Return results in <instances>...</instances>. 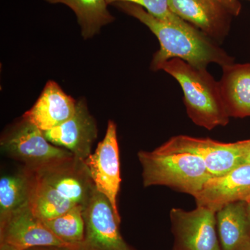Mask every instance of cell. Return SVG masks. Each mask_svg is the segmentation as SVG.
<instances>
[{
  "label": "cell",
  "mask_w": 250,
  "mask_h": 250,
  "mask_svg": "<svg viewBox=\"0 0 250 250\" xmlns=\"http://www.w3.org/2000/svg\"><path fill=\"white\" fill-rule=\"evenodd\" d=\"M27 250H78L72 248H60V247H38Z\"/></svg>",
  "instance_id": "obj_22"
},
{
  "label": "cell",
  "mask_w": 250,
  "mask_h": 250,
  "mask_svg": "<svg viewBox=\"0 0 250 250\" xmlns=\"http://www.w3.org/2000/svg\"><path fill=\"white\" fill-rule=\"evenodd\" d=\"M30 171L36 178L53 187L62 197L83 209L96 188L84 160L75 156L59 159Z\"/></svg>",
  "instance_id": "obj_7"
},
{
  "label": "cell",
  "mask_w": 250,
  "mask_h": 250,
  "mask_svg": "<svg viewBox=\"0 0 250 250\" xmlns=\"http://www.w3.org/2000/svg\"><path fill=\"white\" fill-rule=\"evenodd\" d=\"M30 172L31 190L29 207L34 214L42 221L57 218L77 207L62 197L53 187L36 178L34 173Z\"/></svg>",
  "instance_id": "obj_19"
},
{
  "label": "cell",
  "mask_w": 250,
  "mask_h": 250,
  "mask_svg": "<svg viewBox=\"0 0 250 250\" xmlns=\"http://www.w3.org/2000/svg\"><path fill=\"white\" fill-rule=\"evenodd\" d=\"M0 146L4 154L30 170L74 156L67 149L49 142L42 130L23 118L2 135Z\"/></svg>",
  "instance_id": "obj_4"
},
{
  "label": "cell",
  "mask_w": 250,
  "mask_h": 250,
  "mask_svg": "<svg viewBox=\"0 0 250 250\" xmlns=\"http://www.w3.org/2000/svg\"><path fill=\"white\" fill-rule=\"evenodd\" d=\"M31 190L30 171L23 167L19 172L0 179V221L29 205Z\"/></svg>",
  "instance_id": "obj_18"
},
{
  "label": "cell",
  "mask_w": 250,
  "mask_h": 250,
  "mask_svg": "<svg viewBox=\"0 0 250 250\" xmlns=\"http://www.w3.org/2000/svg\"><path fill=\"white\" fill-rule=\"evenodd\" d=\"M43 134L52 144L64 148L75 157L85 161L92 154L98 129L86 102L82 99L77 102L76 111L72 118L57 127L43 131Z\"/></svg>",
  "instance_id": "obj_12"
},
{
  "label": "cell",
  "mask_w": 250,
  "mask_h": 250,
  "mask_svg": "<svg viewBox=\"0 0 250 250\" xmlns=\"http://www.w3.org/2000/svg\"><path fill=\"white\" fill-rule=\"evenodd\" d=\"M84 161L97 190L106 196L117 218L121 220L117 203L121 184V163L114 122L108 121L104 138Z\"/></svg>",
  "instance_id": "obj_10"
},
{
  "label": "cell",
  "mask_w": 250,
  "mask_h": 250,
  "mask_svg": "<svg viewBox=\"0 0 250 250\" xmlns=\"http://www.w3.org/2000/svg\"><path fill=\"white\" fill-rule=\"evenodd\" d=\"M83 210V207L77 206L57 218L42 222L59 239L80 250L85 236Z\"/></svg>",
  "instance_id": "obj_20"
},
{
  "label": "cell",
  "mask_w": 250,
  "mask_h": 250,
  "mask_svg": "<svg viewBox=\"0 0 250 250\" xmlns=\"http://www.w3.org/2000/svg\"><path fill=\"white\" fill-rule=\"evenodd\" d=\"M246 202L247 203V205H248V210H249V212L250 213V197H249V198L248 199V200H246Z\"/></svg>",
  "instance_id": "obj_26"
},
{
  "label": "cell",
  "mask_w": 250,
  "mask_h": 250,
  "mask_svg": "<svg viewBox=\"0 0 250 250\" xmlns=\"http://www.w3.org/2000/svg\"><path fill=\"white\" fill-rule=\"evenodd\" d=\"M50 4L67 5L75 12L82 36L89 39L100 32L101 28L115 21L108 11L106 0H45Z\"/></svg>",
  "instance_id": "obj_17"
},
{
  "label": "cell",
  "mask_w": 250,
  "mask_h": 250,
  "mask_svg": "<svg viewBox=\"0 0 250 250\" xmlns=\"http://www.w3.org/2000/svg\"><path fill=\"white\" fill-rule=\"evenodd\" d=\"M248 150H247L246 162H245V164H250V139H248Z\"/></svg>",
  "instance_id": "obj_24"
},
{
  "label": "cell",
  "mask_w": 250,
  "mask_h": 250,
  "mask_svg": "<svg viewBox=\"0 0 250 250\" xmlns=\"http://www.w3.org/2000/svg\"><path fill=\"white\" fill-rule=\"evenodd\" d=\"M77 101L67 95L54 81H49L35 104L23 115L42 131L68 121L76 111Z\"/></svg>",
  "instance_id": "obj_14"
},
{
  "label": "cell",
  "mask_w": 250,
  "mask_h": 250,
  "mask_svg": "<svg viewBox=\"0 0 250 250\" xmlns=\"http://www.w3.org/2000/svg\"><path fill=\"white\" fill-rule=\"evenodd\" d=\"M0 250H15L11 248V247L6 246L4 244H0Z\"/></svg>",
  "instance_id": "obj_25"
},
{
  "label": "cell",
  "mask_w": 250,
  "mask_h": 250,
  "mask_svg": "<svg viewBox=\"0 0 250 250\" xmlns=\"http://www.w3.org/2000/svg\"><path fill=\"white\" fill-rule=\"evenodd\" d=\"M138 158L144 187L164 186L194 197L213 177L203 161L190 153L156 148L151 152L139 151Z\"/></svg>",
  "instance_id": "obj_3"
},
{
  "label": "cell",
  "mask_w": 250,
  "mask_h": 250,
  "mask_svg": "<svg viewBox=\"0 0 250 250\" xmlns=\"http://www.w3.org/2000/svg\"><path fill=\"white\" fill-rule=\"evenodd\" d=\"M222 250H236L250 236V213L246 201L232 202L216 212Z\"/></svg>",
  "instance_id": "obj_16"
},
{
  "label": "cell",
  "mask_w": 250,
  "mask_h": 250,
  "mask_svg": "<svg viewBox=\"0 0 250 250\" xmlns=\"http://www.w3.org/2000/svg\"><path fill=\"white\" fill-rule=\"evenodd\" d=\"M168 5L173 14L218 42L228 35L231 18L241 8L238 0H168Z\"/></svg>",
  "instance_id": "obj_6"
},
{
  "label": "cell",
  "mask_w": 250,
  "mask_h": 250,
  "mask_svg": "<svg viewBox=\"0 0 250 250\" xmlns=\"http://www.w3.org/2000/svg\"><path fill=\"white\" fill-rule=\"evenodd\" d=\"M236 250H250V236L247 238Z\"/></svg>",
  "instance_id": "obj_23"
},
{
  "label": "cell",
  "mask_w": 250,
  "mask_h": 250,
  "mask_svg": "<svg viewBox=\"0 0 250 250\" xmlns=\"http://www.w3.org/2000/svg\"><path fill=\"white\" fill-rule=\"evenodd\" d=\"M222 67L223 76L219 85L228 116L235 118L250 117V62Z\"/></svg>",
  "instance_id": "obj_15"
},
{
  "label": "cell",
  "mask_w": 250,
  "mask_h": 250,
  "mask_svg": "<svg viewBox=\"0 0 250 250\" xmlns=\"http://www.w3.org/2000/svg\"><path fill=\"white\" fill-rule=\"evenodd\" d=\"M0 244L6 245L15 250H27L38 247L77 250L56 236L34 214L29 205L0 221Z\"/></svg>",
  "instance_id": "obj_11"
},
{
  "label": "cell",
  "mask_w": 250,
  "mask_h": 250,
  "mask_svg": "<svg viewBox=\"0 0 250 250\" xmlns=\"http://www.w3.org/2000/svg\"><path fill=\"white\" fill-rule=\"evenodd\" d=\"M106 1L108 5L117 2L132 3L141 6L149 14L164 22L178 26L189 24L170 11L168 0H106Z\"/></svg>",
  "instance_id": "obj_21"
},
{
  "label": "cell",
  "mask_w": 250,
  "mask_h": 250,
  "mask_svg": "<svg viewBox=\"0 0 250 250\" xmlns=\"http://www.w3.org/2000/svg\"><path fill=\"white\" fill-rule=\"evenodd\" d=\"M83 215L85 236L80 250H135L122 236L121 220L117 218L108 199L96 188Z\"/></svg>",
  "instance_id": "obj_9"
},
{
  "label": "cell",
  "mask_w": 250,
  "mask_h": 250,
  "mask_svg": "<svg viewBox=\"0 0 250 250\" xmlns=\"http://www.w3.org/2000/svg\"><path fill=\"white\" fill-rule=\"evenodd\" d=\"M248 146V140L228 143L179 135L170 138L158 149L198 156L213 177H220L245 164Z\"/></svg>",
  "instance_id": "obj_5"
},
{
  "label": "cell",
  "mask_w": 250,
  "mask_h": 250,
  "mask_svg": "<svg viewBox=\"0 0 250 250\" xmlns=\"http://www.w3.org/2000/svg\"><path fill=\"white\" fill-rule=\"evenodd\" d=\"M250 197V164L238 166L228 173L208 179L194 196L197 206L218 211L232 202Z\"/></svg>",
  "instance_id": "obj_13"
},
{
  "label": "cell",
  "mask_w": 250,
  "mask_h": 250,
  "mask_svg": "<svg viewBox=\"0 0 250 250\" xmlns=\"http://www.w3.org/2000/svg\"><path fill=\"white\" fill-rule=\"evenodd\" d=\"M113 5L139 20L157 38L160 48L154 54L151 63L154 71L161 64L173 58L202 68H207L210 63L222 67L233 63L232 57L215 44V41L190 24L178 26L164 22L132 3L117 2Z\"/></svg>",
  "instance_id": "obj_1"
},
{
  "label": "cell",
  "mask_w": 250,
  "mask_h": 250,
  "mask_svg": "<svg viewBox=\"0 0 250 250\" xmlns=\"http://www.w3.org/2000/svg\"><path fill=\"white\" fill-rule=\"evenodd\" d=\"M178 82L183 90L187 113L197 126L212 130L229 122L219 82L207 68L197 67L182 59H171L159 67Z\"/></svg>",
  "instance_id": "obj_2"
},
{
  "label": "cell",
  "mask_w": 250,
  "mask_h": 250,
  "mask_svg": "<svg viewBox=\"0 0 250 250\" xmlns=\"http://www.w3.org/2000/svg\"><path fill=\"white\" fill-rule=\"evenodd\" d=\"M170 219L174 250H222L214 210L201 206L191 210L173 208Z\"/></svg>",
  "instance_id": "obj_8"
},
{
  "label": "cell",
  "mask_w": 250,
  "mask_h": 250,
  "mask_svg": "<svg viewBox=\"0 0 250 250\" xmlns=\"http://www.w3.org/2000/svg\"><path fill=\"white\" fill-rule=\"evenodd\" d=\"M249 1H250V0H249Z\"/></svg>",
  "instance_id": "obj_27"
}]
</instances>
